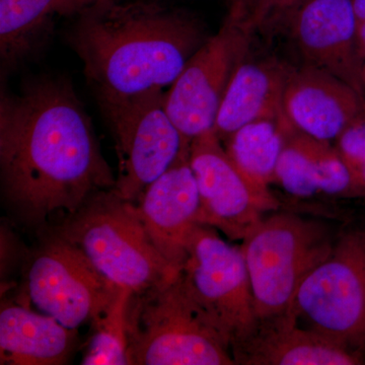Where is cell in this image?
Segmentation results:
<instances>
[{
  "mask_svg": "<svg viewBox=\"0 0 365 365\" xmlns=\"http://www.w3.org/2000/svg\"><path fill=\"white\" fill-rule=\"evenodd\" d=\"M116 184L72 83L60 76L26 79L0 93V185L14 220L44 234ZM57 223V222H56Z\"/></svg>",
  "mask_w": 365,
  "mask_h": 365,
  "instance_id": "cell-1",
  "label": "cell"
},
{
  "mask_svg": "<svg viewBox=\"0 0 365 365\" xmlns=\"http://www.w3.org/2000/svg\"><path fill=\"white\" fill-rule=\"evenodd\" d=\"M72 18L66 43L96 97L170 88L210 38L193 14L153 0H93Z\"/></svg>",
  "mask_w": 365,
  "mask_h": 365,
  "instance_id": "cell-2",
  "label": "cell"
},
{
  "mask_svg": "<svg viewBox=\"0 0 365 365\" xmlns=\"http://www.w3.org/2000/svg\"><path fill=\"white\" fill-rule=\"evenodd\" d=\"M46 232L78 247L98 272L132 294L162 284L179 273L151 241L136 203L118 195L114 188L98 192Z\"/></svg>",
  "mask_w": 365,
  "mask_h": 365,
  "instance_id": "cell-3",
  "label": "cell"
},
{
  "mask_svg": "<svg viewBox=\"0 0 365 365\" xmlns=\"http://www.w3.org/2000/svg\"><path fill=\"white\" fill-rule=\"evenodd\" d=\"M130 365H234L227 341L173 279L131 294L126 309Z\"/></svg>",
  "mask_w": 365,
  "mask_h": 365,
  "instance_id": "cell-4",
  "label": "cell"
},
{
  "mask_svg": "<svg viewBox=\"0 0 365 365\" xmlns=\"http://www.w3.org/2000/svg\"><path fill=\"white\" fill-rule=\"evenodd\" d=\"M323 222L289 213L264 216L242 241L258 319L289 311L299 285L332 253Z\"/></svg>",
  "mask_w": 365,
  "mask_h": 365,
  "instance_id": "cell-5",
  "label": "cell"
},
{
  "mask_svg": "<svg viewBox=\"0 0 365 365\" xmlns=\"http://www.w3.org/2000/svg\"><path fill=\"white\" fill-rule=\"evenodd\" d=\"M182 287L230 350L256 326V309L241 246L225 241L216 228L196 225L179 271Z\"/></svg>",
  "mask_w": 365,
  "mask_h": 365,
  "instance_id": "cell-6",
  "label": "cell"
},
{
  "mask_svg": "<svg viewBox=\"0 0 365 365\" xmlns=\"http://www.w3.org/2000/svg\"><path fill=\"white\" fill-rule=\"evenodd\" d=\"M290 309L302 326L364 354L365 230L341 235L302 281Z\"/></svg>",
  "mask_w": 365,
  "mask_h": 365,
  "instance_id": "cell-7",
  "label": "cell"
},
{
  "mask_svg": "<svg viewBox=\"0 0 365 365\" xmlns=\"http://www.w3.org/2000/svg\"><path fill=\"white\" fill-rule=\"evenodd\" d=\"M40 240L26 256V297L38 311L67 328L93 325L111 309L124 287L108 280L63 237L45 232Z\"/></svg>",
  "mask_w": 365,
  "mask_h": 365,
  "instance_id": "cell-8",
  "label": "cell"
},
{
  "mask_svg": "<svg viewBox=\"0 0 365 365\" xmlns=\"http://www.w3.org/2000/svg\"><path fill=\"white\" fill-rule=\"evenodd\" d=\"M98 107L114 137L119 173L118 195L136 203L144 190L177 160L188 139L165 111V93L130 97L97 96Z\"/></svg>",
  "mask_w": 365,
  "mask_h": 365,
  "instance_id": "cell-9",
  "label": "cell"
},
{
  "mask_svg": "<svg viewBox=\"0 0 365 365\" xmlns=\"http://www.w3.org/2000/svg\"><path fill=\"white\" fill-rule=\"evenodd\" d=\"M253 31L227 16L165 93V111L188 140L215 128L230 79L246 59Z\"/></svg>",
  "mask_w": 365,
  "mask_h": 365,
  "instance_id": "cell-10",
  "label": "cell"
},
{
  "mask_svg": "<svg viewBox=\"0 0 365 365\" xmlns=\"http://www.w3.org/2000/svg\"><path fill=\"white\" fill-rule=\"evenodd\" d=\"M190 165L200 196L199 225L220 230L230 241H242L280 205L275 196L259 192L240 172L213 129L192 139Z\"/></svg>",
  "mask_w": 365,
  "mask_h": 365,
  "instance_id": "cell-11",
  "label": "cell"
},
{
  "mask_svg": "<svg viewBox=\"0 0 365 365\" xmlns=\"http://www.w3.org/2000/svg\"><path fill=\"white\" fill-rule=\"evenodd\" d=\"M287 28L306 66L332 74L365 97V62L351 0H311L292 16Z\"/></svg>",
  "mask_w": 365,
  "mask_h": 365,
  "instance_id": "cell-12",
  "label": "cell"
},
{
  "mask_svg": "<svg viewBox=\"0 0 365 365\" xmlns=\"http://www.w3.org/2000/svg\"><path fill=\"white\" fill-rule=\"evenodd\" d=\"M188 141L177 160L151 182L137 201L151 241L170 265L180 271L192 228L198 225L200 196L191 165Z\"/></svg>",
  "mask_w": 365,
  "mask_h": 365,
  "instance_id": "cell-13",
  "label": "cell"
},
{
  "mask_svg": "<svg viewBox=\"0 0 365 365\" xmlns=\"http://www.w3.org/2000/svg\"><path fill=\"white\" fill-rule=\"evenodd\" d=\"M235 364L359 365L362 353L338 344L299 323L292 309L257 321L247 339L232 350Z\"/></svg>",
  "mask_w": 365,
  "mask_h": 365,
  "instance_id": "cell-14",
  "label": "cell"
},
{
  "mask_svg": "<svg viewBox=\"0 0 365 365\" xmlns=\"http://www.w3.org/2000/svg\"><path fill=\"white\" fill-rule=\"evenodd\" d=\"M365 97L344 81L316 67L294 69L288 78L283 108L290 123L307 135L335 143Z\"/></svg>",
  "mask_w": 365,
  "mask_h": 365,
  "instance_id": "cell-15",
  "label": "cell"
},
{
  "mask_svg": "<svg viewBox=\"0 0 365 365\" xmlns=\"http://www.w3.org/2000/svg\"><path fill=\"white\" fill-rule=\"evenodd\" d=\"M274 182L299 199L359 198L351 170L335 145L297 128L288 134Z\"/></svg>",
  "mask_w": 365,
  "mask_h": 365,
  "instance_id": "cell-16",
  "label": "cell"
},
{
  "mask_svg": "<svg viewBox=\"0 0 365 365\" xmlns=\"http://www.w3.org/2000/svg\"><path fill=\"white\" fill-rule=\"evenodd\" d=\"M294 68L275 61H246L235 69L225 91L213 130L225 140L245 125L287 118L283 96Z\"/></svg>",
  "mask_w": 365,
  "mask_h": 365,
  "instance_id": "cell-17",
  "label": "cell"
},
{
  "mask_svg": "<svg viewBox=\"0 0 365 365\" xmlns=\"http://www.w3.org/2000/svg\"><path fill=\"white\" fill-rule=\"evenodd\" d=\"M78 343V329L34 312L25 304L1 302L0 355L1 364L61 365L68 362Z\"/></svg>",
  "mask_w": 365,
  "mask_h": 365,
  "instance_id": "cell-18",
  "label": "cell"
},
{
  "mask_svg": "<svg viewBox=\"0 0 365 365\" xmlns=\"http://www.w3.org/2000/svg\"><path fill=\"white\" fill-rule=\"evenodd\" d=\"M294 128L287 117L259 120L245 125L225 141V150L237 169L265 195H273L269 186L275 179L288 134Z\"/></svg>",
  "mask_w": 365,
  "mask_h": 365,
  "instance_id": "cell-19",
  "label": "cell"
},
{
  "mask_svg": "<svg viewBox=\"0 0 365 365\" xmlns=\"http://www.w3.org/2000/svg\"><path fill=\"white\" fill-rule=\"evenodd\" d=\"M54 0H0L1 74L14 71L44 48L53 26Z\"/></svg>",
  "mask_w": 365,
  "mask_h": 365,
  "instance_id": "cell-20",
  "label": "cell"
},
{
  "mask_svg": "<svg viewBox=\"0 0 365 365\" xmlns=\"http://www.w3.org/2000/svg\"><path fill=\"white\" fill-rule=\"evenodd\" d=\"M132 292L122 288L111 309L91 325L93 335L83 353V365H130L126 309Z\"/></svg>",
  "mask_w": 365,
  "mask_h": 365,
  "instance_id": "cell-21",
  "label": "cell"
},
{
  "mask_svg": "<svg viewBox=\"0 0 365 365\" xmlns=\"http://www.w3.org/2000/svg\"><path fill=\"white\" fill-rule=\"evenodd\" d=\"M311 0H261L250 18L248 26L256 30H270L287 26L297 11Z\"/></svg>",
  "mask_w": 365,
  "mask_h": 365,
  "instance_id": "cell-22",
  "label": "cell"
},
{
  "mask_svg": "<svg viewBox=\"0 0 365 365\" xmlns=\"http://www.w3.org/2000/svg\"><path fill=\"white\" fill-rule=\"evenodd\" d=\"M335 148L351 173L365 163V102L336 139Z\"/></svg>",
  "mask_w": 365,
  "mask_h": 365,
  "instance_id": "cell-23",
  "label": "cell"
},
{
  "mask_svg": "<svg viewBox=\"0 0 365 365\" xmlns=\"http://www.w3.org/2000/svg\"><path fill=\"white\" fill-rule=\"evenodd\" d=\"M260 1L261 0H228L227 16L248 26L250 18Z\"/></svg>",
  "mask_w": 365,
  "mask_h": 365,
  "instance_id": "cell-24",
  "label": "cell"
},
{
  "mask_svg": "<svg viewBox=\"0 0 365 365\" xmlns=\"http://www.w3.org/2000/svg\"><path fill=\"white\" fill-rule=\"evenodd\" d=\"M93 0H54L50 11L53 16H72Z\"/></svg>",
  "mask_w": 365,
  "mask_h": 365,
  "instance_id": "cell-25",
  "label": "cell"
},
{
  "mask_svg": "<svg viewBox=\"0 0 365 365\" xmlns=\"http://www.w3.org/2000/svg\"><path fill=\"white\" fill-rule=\"evenodd\" d=\"M357 26V40L360 55L365 62V0H351Z\"/></svg>",
  "mask_w": 365,
  "mask_h": 365,
  "instance_id": "cell-26",
  "label": "cell"
},
{
  "mask_svg": "<svg viewBox=\"0 0 365 365\" xmlns=\"http://www.w3.org/2000/svg\"><path fill=\"white\" fill-rule=\"evenodd\" d=\"M352 175L359 190V198H365V163L353 170Z\"/></svg>",
  "mask_w": 365,
  "mask_h": 365,
  "instance_id": "cell-27",
  "label": "cell"
},
{
  "mask_svg": "<svg viewBox=\"0 0 365 365\" xmlns=\"http://www.w3.org/2000/svg\"><path fill=\"white\" fill-rule=\"evenodd\" d=\"M364 85H365V64H364Z\"/></svg>",
  "mask_w": 365,
  "mask_h": 365,
  "instance_id": "cell-28",
  "label": "cell"
}]
</instances>
